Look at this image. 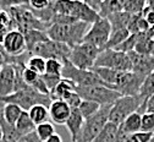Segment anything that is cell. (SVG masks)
Returning a JSON list of instances; mask_svg holds the SVG:
<instances>
[{
  "label": "cell",
  "mask_w": 154,
  "mask_h": 142,
  "mask_svg": "<svg viewBox=\"0 0 154 142\" xmlns=\"http://www.w3.org/2000/svg\"><path fill=\"white\" fill-rule=\"evenodd\" d=\"M87 30L88 24L79 21L73 24H53L47 28L45 33L51 40L73 48L75 46L82 43Z\"/></svg>",
  "instance_id": "6da1fadb"
},
{
  "label": "cell",
  "mask_w": 154,
  "mask_h": 142,
  "mask_svg": "<svg viewBox=\"0 0 154 142\" xmlns=\"http://www.w3.org/2000/svg\"><path fill=\"white\" fill-rule=\"evenodd\" d=\"M94 74H97L98 77L103 81V84L114 90L115 91V86H116L118 81L120 80V76L122 75V72L125 71H118V70H112V69H106V68H97V66H93L91 69Z\"/></svg>",
  "instance_id": "ac0fdd59"
},
{
  "label": "cell",
  "mask_w": 154,
  "mask_h": 142,
  "mask_svg": "<svg viewBox=\"0 0 154 142\" xmlns=\"http://www.w3.org/2000/svg\"><path fill=\"white\" fill-rule=\"evenodd\" d=\"M15 129L17 130V132L20 134L21 136L35 131V125L33 124V121L31 120V118H29V115H28L27 112L23 110L21 113L20 118L17 119L16 124H15Z\"/></svg>",
  "instance_id": "cb8c5ba5"
},
{
  "label": "cell",
  "mask_w": 154,
  "mask_h": 142,
  "mask_svg": "<svg viewBox=\"0 0 154 142\" xmlns=\"http://www.w3.org/2000/svg\"><path fill=\"white\" fill-rule=\"evenodd\" d=\"M75 84H72L70 80L67 78H61L50 92H49V97L51 100H64L71 92L75 91Z\"/></svg>",
  "instance_id": "d6986e66"
},
{
  "label": "cell",
  "mask_w": 154,
  "mask_h": 142,
  "mask_svg": "<svg viewBox=\"0 0 154 142\" xmlns=\"http://www.w3.org/2000/svg\"><path fill=\"white\" fill-rule=\"evenodd\" d=\"M10 63H11V56H9L4 52H0V70L3 69L5 64H10Z\"/></svg>",
  "instance_id": "7dc6e473"
},
{
  "label": "cell",
  "mask_w": 154,
  "mask_h": 142,
  "mask_svg": "<svg viewBox=\"0 0 154 142\" xmlns=\"http://www.w3.org/2000/svg\"><path fill=\"white\" fill-rule=\"evenodd\" d=\"M100 106L98 103H95V102H92V100H86V99H82V102L79 107V110L81 112L82 116L85 119L94 115L95 113H97L99 110Z\"/></svg>",
  "instance_id": "836d02e7"
},
{
  "label": "cell",
  "mask_w": 154,
  "mask_h": 142,
  "mask_svg": "<svg viewBox=\"0 0 154 142\" xmlns=\"http://www.w3.org/2000/svg\"><path fill=\"white\" fill-rule=\"evenodd\" d=\"M147 5V0H126L124 11L130 15H140L143 12Z\"/></svg>",
  "instance_id": "4dcf8cb0"
},
{
  "label": "cell",
  "mask_w": 154,
  "mask_h": 142,
  "mask_svg": "<svg viewBox=\"0 0 154 142\" xmlns=\"http://www.w3.org/2000/svg\"><path fill=\"white\" fill-rule=\"evenodd\" d=\"M141 131L144 132H150L154 135V114L144 112L142 114V120H141Z\"/></svg>",
  "instance_id": "e575fe53"
},
{
  "label": "cell",
  "mask_w": 154,
  "mask_h": 142,
  "mask_svg": "<svg viewBox=\"0 0 154 142\" xmlns=\"http://www.w3.org/2000/svg\"><path fill=\"white\" fill-rule=\"evenodd\" d=\"M83 123H85V118L82 116L79 108H71L70 116H69L67 121L65 123V125H66V128H67V130L71 135V142H76L77 137L80 136Z\"/></svg>",
  "instance_id": "e0dca14e"
},
{
  "label": "cell",
  "mask_w": 154,
  "mask_h": 142,
  "mask_svg": "<svg viewBox=\"0 0 154 142\" xmlns=\"http://www.w3.org/2000/svg\"><path fill=\"white\" fill-rule=\"evenodd\" d=\"M143 80L144 77L136 72L125 71L115 86V91L119 92L121 96H137Z\"/></svg>",
  "instance_id": "4fadbf2b"
},
{
  "label": "cell",
  "mask_w": 154,
  "mask_h": 142,
  "mask_svg": "<svg viewBox=\"0 0 154 142\" xmlns=\"http://www.w3.org/2000/svg\"><path fill=\"white\" fill-rule=\"evenodd\" d=\"M153 134L150 132H144V131H138L128 135V137L126 138L125 142H150V140L153 138Z\"/></svg>",
  "instance_id": "74e56055"
},
{
  "label": "cell",
  "mask_w": 154,
  "mask_h": 142,
  "mask_svg": "<svg viewBox=\"0 0 154 142\" xmlns=\"http://www.w3.org/2000/svg\"><path fill=\"white\" fill-rule=\"evenodd\" d=\"M131 16L132 15H130L125 11H120V12L111 14V15L106 16L105 18H108V21L110 22L111 31H116V30H120V28H127L128 22L131 20Z\"/></svg>",
  "instance_id": "44dd1931"
},
{
  "label": "cell",
  "mask_w": 154,
  "mask_h": 142,
  "mask_svg": "<svg viewBox=\"0 0 154 142\" xmlns=\"http://www.w3.org/2000/svg\"><path fill=\"white\" fill-rule=\"evenodd\" d=\"M149 55L154 56V38L150 39V43H149Z\"/></svg>",
  "instance_id": "681fc988"
},
{
  "label": "cell",
  "mask_w": 154,
  "mask_h": 142,
  "mask_svg": "<svg viewBox=\"0 0 154 142\" xmlns=\"http://www.w3.org/2000/svg\"><path fill=\"white\" fill-rule=\"evenodd\" d=\"M148 28H149V25L147 24L143 14L131 16V20H130L128 26H127V30L130 33H132V34L143 33V32H147Z\"/></svg>",
  "instance_id": "d4e9b609"
},
{
  "label": "cell",
  "mask_w": 154,
  "mask_h": 142,
  "mask_svg": "<svg viewBox=\"0 0 154 142\" xmlns=\"http://www.w3.org/2000/svg\"><path fill=\"white\" fill-rule=\"evenodd\" d=\"M97 68H106L118 71H131L132 65L128 54L116 49H103L97 56L94 63Z\"/></svg>",
  "instance_id": "9c48e42d"
},
{
  "label": "cell",
  "mask_w": 154,
  "mask_h": 142,
  "mask_svg": "<svg viewBox=\"0 0 154 142\" xmlns=\"http://www.w3.org/2000/svg\"><path fill=\"white\" fill-rule=\"evenodd\" d=\"M3 141V132H2V128H0V142Z\"/></svg>",
  "instance_id": "816d5d0a"
},
{
  "label": "cell",
  "mask_w": 154,
  "mask_h": 142,
  "mask_svg": "<svg viewBox=\"0 0 154 142\" xmlns=\"http://www.w3.org/2000/svg\"><path fill=\"white\" fill-rule=\"evenodd\" d=\"M75 92L79 94L82 99L92 100V102L98 103L100 107L103 106H111L118 98L121 97V94L116 91H114L104 85H97V86H89V87H80L76 86Z\"/></svg>",
  "instance_id": "52a82bcc"
},
{
  "label": "cell",
  "mask_w": 154,
  "mask_h": 142,
  "mask_svg": "<svg viewBox=\"0 0 154 142\" xmlns=\"http://www.w3.org/2000/svg\"><path fill=\"white\" fill-rule=\"evenodd\" d=\"M64 102H66L71 108H79L80 104H81V102H82V98L73 91V92H71V93L64 99Z\"/></svg>",
  "instance_id": "60d3db41"
},
{
  "label": "cell",
  "mask_w": 154,
  "mask_h": 142,
  "mask_svg": "<svg viewBox=\"0 0 154 142\" xmlns=\"http://www.w3.org/2000/svg\"><path fill=\"white\" fill-rule=\"evenodd\" d=\"M136 42H137V34H130L121 44H119L116 48V50L119 52H122V53H130L132 50H134V46H136Z\"/></svg>",
  "instance_id": "d590c367"
},
{
  "label": "cell",
  "mask_w": 154,
  "mask_h": 142,
  "mask_svg": "<svg viewBox=\"0 0 154 142\" xmlns=\"http://www.w3.org/2000/svg\"><path fill=\"white\" fill-rule=\"evenodd\" d=\"M130 34L131 33L128 32L127 28H120L116 31H111L109 40H108V43H106L104 49H115L119 44H121Z\"/></svg>",
  "instance_id": "f1b7e54d"
},
{
  "label": "cell",
  "mask_w": 154,
  "mask_h": 142,
  "mask_svg": "<svg viewBox=\"0 0 154 142\" xmlns=\"http://www.w3.org/2000/svg\"><path fill=\"white\" fill-rule=\"evenodd\" d=\"M61 77L70 80L72 84H75V86H80V87H89V86L104 85L103 81L98 77V75L94 74L92 70L77 69L69 62V60H66V62L63 63Z\"/></svg>",
  "instance_id": "30bf717a"
},
{
  "label": "cell",
  "mask_w": 154,
  "mask_h": 142,
  "mask_svg": "<svg viewBox=\"0 0 154 142\" xmlns=\"http://www.w3.org/2000/svg\"><path fill=\"white\" fill-rule=\"evenodd\" d=\"M82 2L99 14V9H100V5L103 3V0H82Z\"/></svg>",
  "instance_id": "bcb514c9"
},
{
  "label": "cell",
  "mask_w": 154,
  "mask_h": 142,
  "mask_svg": "<svg viewBox=\"0 0 154 142\" xmlns=\"http://www.w3.org/2000/svg\"><path fill=\"white\" fill-rule=\"evenodd\" d=\"M2 142H5V141H2Z\"/></svg>",
  "instance_id": "11a10c76"
},
{
  "label": "cell",
  "mask_w": 154,
  "mask_h": 142,
  "mask_svg": "<svg viewBox=\"0 0 154 142\" xmlns=\"http://www.w3.org/2000/svg\"><path fill=\"white\" fill-rule=\"evenodd\" d=\"M100 53V49L94 47L89 43H80L71 48L69 62L77 69L81 70H91L94 66V63L97 60L98 54Z\"/></svg>",
  "instance_id": "ba28073f"
},
{
  "label": "cell",
  "mask_w": 154,
  "mask_h": 142,
  "mask_svg": "<svg viewBox=\"0 0 154 142\" xmlns=\"http://www.w3.org/2000/svg\"><path fill=\"white\" fill-rule=\"evenodd\" d=\"M48 110H49V119H51L54 124L65 125L71 113V107L64 100L57 99V100H51L50 106L48 107Z\"/></svg>",
  "instance_id": "2e32d148"
},
{
  "label": "cell",
  "mask_w": 154,
  "mask_h": 142,
  "mask_svg": "<svg viewBox=\"0 0 154 142\" xmlns=\"http://www.w3.org/2000/svg\"><path fill=\"white\" fill-rule=\"evenodd\" d=\"M119 126L115 125L110 121L105 124V126L102 129V131L95 136V138L92 142H114V138L116 136Z\"/></svg>",
  "instance_id": "4316f807"
},
{
  "label": "cell",
  "mask_w": 154,
  "mask_h": 142,
  "mask_svg": "<svg viewBox=\"0 0 154 142\" xmlns=\"http://www.w3.org/2000/svg\"><path fill=\"white\" fill-rule=\"evenodd\" d=\"M70 52H71L70 47H67L64 43L51 40L50 38L41 40V42L32 46L29 49H27V54L29 56L37 55V56H42L44 59H56L61 63L69 60Z\"/></svg>",
  "instance_id": "277c9868"
},
{
  "label": "cell",
  "mask_w": 154,
  "mask_h": 142,
  "mask_svg": "<svg viewBox=\"0 0 154 142\" xmlns=\"http://www.w3.org/2000/svg\"><path fill=\"white\" fill-rule=\"evenodd\" d=\"M12 20V28L20 32L27 30H37L45 32L48 26L38 18L28 5H20L6 10Z\"/></svg>",
  "instance_id": "7a4b0ae2"
},
{
  "label": "cell",
  "mask_w": 154,
  "mask_h": 142,
  "mask_svg": "<svg viewBox=\"0 0 154 142\" xmlns=\"http://www.w3.org/2000/svg\"><path fill=\"white\" fill-rule=\"evenodd\" d=\"M27 113H28L31 120L33 121V124L35 126L39 125V124H43V123H47V121H49V110H48V107H45L43 104L33 106Z\"/></svg>",
  "instance_id": "7402d4cb"
},
{
  "label": "cell",
  "mask_w": 154,
  "mask_h": 142,
  "mask_svg": "<svg viewBox=\"0 0 154 142\" xmlns=\"http://www.w3.org/2000/svg\"><path fill=\"white\" fill-rule=\"evenodd\" d=\"M0 44H2L4 52L9 56H20L27 52L25 37H23L22 32L17 31V30L9 31L3 37Z\"/></svg>",
  "instance_id": "7c38bea8"
},
{
  "label": "cell",
  "mask_w": 154,
  "mask_h": 142,
  "mask_svg": "<svg viewBox=\"0 0 154 142\" xmlns=\"http://www.w3.org/2000/svg\"><path fill=\"white\" fill-rule=\"evenodd\" d=\"M110 33H111V26H110V22L108 21V18L99 17L87 30L82 42L89 43L94 47H97L98 49L103 50L109 40Z\"/></svg>",
  "instance_id": "8fae6325"
},
{
  "label": "cell",
  "mask_w": 154,
  "mask_h": 142,
  "mask_svg": "<svg viewBox=\"0 0 154 142\" xmlns=\"http://www.w3.org/2000/svg\"><path fill=\"white\" fill-rule=\"evenodd\" d=\"M142 14H143V16H144V18H146L147 24L149 25V27H153V26H154V11L149 10V9L146 6V9L143 10Z\"/></svg>",
  "instance_id": "f6af8a7d"
},
{
  "label": "cell",
  "mask_w": 154,
  "mask_h": 142,
  "mask_svg": "<svg viewBox=\"0 0 154 142\" xmlns=\"http://www.w3.org/2000/svg\"><path fill=\"white\" fill-rule=\"evenodd\" d=\"M0 102L16 104L22 110L28 112L33 106H37V104H43L45 107H49L51 103V99L47 94H42L39 92H37L35 90H33L32 87H27L25 90L14 92L10 96L0 97Z\"/></svg>",
  "instance_id": "3957f363"
},
{
  "label": "cell",
  "mask_w": 154,
  "mask_h": 142,
  "mask_svg": "<svg viewBox=\"0 0 154 142\" xmlns=\"http://www.w3.org/2000/svg\"><path fill=\"white\" fill-rule=\"evenodd\" d=\"M49 2H50V3H53V2H55V0H49Z\"/></svg>",
  "instance_id": "db71d44e"
},
{
  "label": "cell",
  "mask_w": 154,
  "mask_h": 142,
  "mask_svg": "<svg viewBox=\"0 0 154 142\" xmlns=\"http://www.w3.org/2000/svg\"><path fill=\"white\" fill-rule=\"evenodd\" d=\"M149 10L154 11V0H147V5H146Z\"/></svg>",
  "instance_id": "f907efd6"
},
{
  "label": "cell",
  "mask_w": 154,
  "mask_h": 142,
  "mask_svg": "<svg viewBox=\"0 0 154 142\" xmlns=\"http://www.w3.org/2000/svg\"><path fill=\"white\" fill-rule=\"evenodd\" d=\"M3 104H4L3 106V118H4V120L8 124L15 126L17 119L20 118V115L23 110L18 106L12 104V103H3Z\"/></svg>",
  "instance_id": "484cf974"
},
{
  "label": "cell",
  "mask_w": 154,
  "mask_h": 142,
  "mask_svg": "<svg viewBox=\"0 0 154 142\" xmlns=\"http://www.w3.org/2000/svg\"><path fill=\"white\" fill-rule=\"evenodd\" d=\"M142 100L138 96H121L110 107L109 121L115 125H121L122 121L132 113L138 112L142 106Z\"/></svg>",
  "instance_id": "8992f818"
},
{
  "label": "cell",
  "mask_w": 154,
  "mask_h": 142,
  "mask_svg": "<svg viewBox=\"0 0 154 142\" xmlns=\"http://www.w3.org/2000/svg\"><path fill=\"white\" fill-rule=\"evenodd\" d=\"M61 70H63V63L56 59H47V65H45V72L44 74H50V75H56L61 76Z\"/></svg>",
  "instance_id": "8d00e7d4"
},
{
  "label": "cell",
  "mask_w": 154,
  "mask_h": 142,
  "mask_svg": "<svg viewBox=\"0 0 154 142\" xmlns=\"http://www.w3.org/2000/svg\"><path fill=\"white\" fill-rule=\"evenodd\" d=\"M32 10L35 11H39V10H44L50 5L49 0H28V4H27Z\"/></svg>",
  "instance_id": "b9f144b4"
},
{
  "label": "cell",
  "mask_w": 154,
  "mask_h": 142,
  "mask_svg": "<svg viewBox=\"0 0 154 142\" xmlns=\"http://www.w3.org/2000/svg\"><path fill=\"white\" fill-rule=\"evenodd\" d=\"M42 78H43L45 86L48 87V90H49V92H50L57 84H59V81H60L63 77H61V76H56V75H50V74H43V75H42Z\"/></svg>",
  "instance_id": "f35d334b"
},
{
  "label": "cell",
  "mask_w": 154,
  "mask_h": 142,
  "mask_svg": "<svg viewBox=\"0 0 154 142\" xmlns=\"http://www.w3.org/2000/svg\"><path fill=\"white\" fill-rule=\"evenodd\" d=\"M149 43L150 38L147 36L146 32L137 34V42L134 46V52L143 55H149Z\"/></svg>",
  "instance_id": "d6a6232c"
},
{
  "label": "cell",
  "mask_w": 154,
  "mask_h": 142,
  "mask_svg": "<svg viewBox=\"0 0 154 142\" xmlns=\"http://www.w3.org/2000/svg\"><path fill=\"white\" fill-rule=\"evenodd\" d=\"M154 94V71L150 72L141 85V88L138 91V98L142 100V102H146V100L152 97Z\"/></svg>",
  "instance_id": "83f0119b"
},
{
  "label": "cell",
  "mask_w": 154,
  "mask_h": 142,
  "mask_svg": "<svg viewBox=\"0 0 154 142\" xmlns=\"http://www.w3.org/2000/svg\"><path fill=\"white\" fill-rule=\"evenodd\" d=\"M17 75L16 64H5L0 70V97H6L14 93Z\"/></svg>",
  "instance_id": "9a60e30c"
},
{
  "label": "cell",
  "mask_w": 154,
  "mask_h": 142,
  "mask_svg": "<svg viewBox=\"0 0 154 142\" xmlns=\"http://www.w3.org/2000/svg\"><path fill=\"white\" fill-rule=\"evenodd\" d=\"M45 65H47V59L42 56H37V55H31L27 60L26 66L34 71L38 75H43L45 72Z\"/></svg>",
  "instance_id": "f546056e"
},
{
  "label": "cell",
  "mask_w": 154,
  "mask_h": 142,
  "mask_svg": "<svg viewBox=\"0 0 154 142\" xmlns=\"http://www.w3.org/2000/svg\"><path fill=\"white\" fill-rule=\"evenodd\" d=\"M150 142H154V136H153V138L150 140Z\"/></svg>",
  "instance_id": "f5cc1de1"
},
{
  "label": "cell",
  "mask_w": 154,
  "mask_h": 142,
  "mask_svg": "<svg viewBox=\"0 0 154 142\" xmlns=\"http://www.w3.org/2000/svg\"><path fill=\"white\" fill-rule=\"evenodd\" d=\"M131 60V65H132V70L133 72H136L141 76H143L144 78L154 71V56L152 55H143V54H138L134 50L127 53Z\"/></svg>",
  "instance_id": "5bb4252c"
},
{
  "label": "cell",
  "mask_w": 154,
  "mask_h": 142,
  "mask_svg": "<svg viewBox=\"0 0 154 142\" xmlns=\"http://www.w3.org/2000/svg\"><path fill=\"white\" fill-rule=\"evenodd\" d=\"M126 0H103L99 9L100 17H106L111 14L124 11V5Z\"/></svg>",
  "instance_id": "603a6c76"
},
{
  "label": "cell",
  "mask_w": 154,
  "mask_h": 142,
  "mask_svg": "<svg viewBox=\"0 0 154 142\" xmlns=\"http://www.w3.org/2000/svg\"><path fill=\"white\" fill-rule=\"evenodd\" d=\"M111 106H103L94 115L85 119L83 126L81 129L80 136L77 137L76 142H92L105 124L109 121V112Z\"/></svg>",
  "instance_id": "5b68a950"
},
{
  "label": "cell",
  "mask_w": 154,
  "mask_h": 142,
  "mask_svg": "<svg viewBox=\"0 0 154 142\" xmlns=\"http://www.w3.org/2000/svg\"><path fill=\"white\" fill-rule=\"evenodd\" d=\"M42 142H44L45 140H48L51 135L55 134V126L53 123L50 121H47V123H43V124H39L35 126V131H34Z\"/></svg>",
  "instance_id": "1f68e13d"
},
{
  "label": "cell",
  "mask_w": 154,
  "mask_h": 142,
  "mask_svg": "<svg viewBox=\"0 0 154 142\" xmlns=\"http://www.w3.org/2000/svg\"><path fill=\"white\" fill-rule=\"evenodd\" d=\"M138 112L141 114H143L144 112H148V113H153L154 114V94L152 97H149L146 102L142 103V106L140 107Z\"/></svg>",
  "instance_id": "7bdbcfd3"
},
{
  "label": "cell",
  "mask_w": 154,
  "mask_h": 142,
  "mask_svg": "<svg viewBox=\"0 0 154 142\" xmlns=\"http://www.w3.org/2000/svg\"><path fill=\"white\" fill-rule=\"evenodd\" d=\"M141 120H142V114L140 112H134V113L130 114L119 126L127 135H131V134L141 131Z\"/></svg>",
  "instance_id": "ffe728a7"
},
{
  "label": "cell",
  "mask_w": 154,
  "mask_h": 142,
  "mask_svg": "<svg viewBox=\"0 0 154 142\" xmlns=\"http://www.w3.org/2000/svg\"><path fill=\"white\" fill-rule=\"evenodd\" d=\"M16 142H42V141L38 138V136H37L35 132H31V134H27V135L21 136Z\"/></svg>",
  "instance_id": "ee69618b"
},
{
  "label": "cell",
  "mask_w": 154,
  "mask_h": 142,
  "mask_svg": "<svg viewBox=\"0 0 154 142\" xmlns=\"http://www.w3.org/2000/svg\"><path fill=\"white\" fill-rule=\"evenodd\" d=\"M44 142H63V138L55 132L54 135H51V136H50L48 140H45Z\"/></svg>",
  "instance_id": "c3c4849f"
},
{
  "label": "cell",
  "mask_w": 154,
  "mask_h": 142,
  "mask_svg": "<svg viewBox=\"0 0 154 142\" xmlns=\"http://www.w3.org/2000/svg\"><path fill=\"white\" fill-rule=\"evenodd\" d=\"M28 0H0V10H9L15 6L27 5Z\"/></svg>",
  "instance_id": "ab89813d"
}]
</instances>
